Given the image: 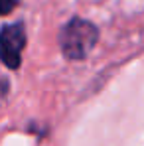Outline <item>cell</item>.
Wrapping results in <instances>:
<instances>
[{
	"label": "cell",
	"instance_id": "6da1fadb",
	"mask_svg": "<svg viewBox=\"0 0 144 146\" xmlns=\"http://www.w3.org/2000/svg\"><path fill=\"white\" fill-rule=\"evenodd\" d=\"M99 42V28L91 20L73 16L61 26L57 44L67 61H83Z\"/></svg>",
	"mask_w": 144,
	"mask_h": 146
},
{
	"label": "cell",
	"instance_id": "7a4b0ae2",
	"mask_svg": "<svg viewBox=\"0 0 144 146\" xmlns=\"http://www.w3.org/2000/svg\"><path fill=\"white\" fill-rule=\"evenodd\" d=\"M28 44V34H26V24L22 20L16 22H6L0 28V57L2 63L18 71L22 65V51Z\"/></svg>",
	"mask_w": 144,
	"mask_h": 146
},
{
	"label": "cell",
	"instance_id": "3957f363",
	"mask_svg": "<svg viewBox=\"0 0 144 146\" xmlns=\"http://www.w3.org/2000/svg\"><path fill=\"white\" fill-rule=\"evenodd\" d=\"M20 6V0H0V16H10Z\"/></svg>",
	"mask_w": 144,
	"mask_h": 146
},
{
	"label": "cell",
	"instance_id": "277c9868",
	"mask_svg": "<svg viewBox=\"0 0 144 146\" xmlns=\"http://www.w3.org/2000/svg\"><path fill=\"white\" fill-rule=\"evenodd\" d=\"M8 87H10V83H8V79L4 77V79H2V97L8 95Z\"/></svg>",
	"mask_w": 144,
	"mask_h": 146
}]
</instances>
